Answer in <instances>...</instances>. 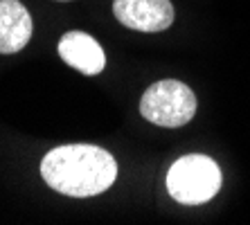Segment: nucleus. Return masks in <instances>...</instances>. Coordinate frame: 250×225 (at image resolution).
<instances>
[{
    "label": "nucleus",
    "instance_id": "obj_1",
    "mask_svg": "<svg viewBox=\"0 0 250 225\" xmlns=\"http://www.w3.org/2000/svg\"><path fill=\"white\" fill-rule=\"evenodd\" d=\"M41 176L65 196H97L115 183L117 164L106 149L93 144L57 146L43 158Z\"/></svg>",
    "mask_w": 250,
    "mask_h": 225
},
{
    "label": "nucleus",
    "instance_id": "obj_2",
    "mask_svg": "<svg viewBox=\"0 0 250 225\" xmlns=\"http://www.w3.org/2000/svg\"><path fill=\"white\" fill-rule=\"evenodd\" d=\"M167 189L183 205H201L221 189V171L208 156L192 153L176 160L167 173Z\"/></svg>",
    "mask_w": 250,
    "mask_h": 225
},
{
    "label": "nucleus",
    "instance_id": "obj_3",
    "mask_svg": "<svg viewBox=\"0 0 250 225\" xmlns=\"http://www.w3.org/2000/svg\"><path fill=\"white\" fill-rule=\"evenodd\" d=\"M142 117L158 126L178 128L196 115V95L183 81L165 79L153 83L140 99Z\"/></svg>",
    "mask_w": 250,
    "mask_h": 225
},
{
    "label": "nucleus",
    "instance_id": "obj_4",
    "mask_svg": "<svg viewBox=\"0 0 250 225\" xmlns=\"http://www.w3.org/2000/svg\"><path fill=\"white\" fill-rule=\"evenodd\" d=\"M113 14L124 27L138 32H163L174 23L169 0H115Z\"/></svg>",
    "mask_w": 250,
    "mask_h": 225
},
{
    "label": "nucleus",
    "instance_id": "obj_5",
    "mask_svg": "<svg viewBox=\"0 0 250 225\" xmlns=\"http://www.w3.org/2000/svg\"><path fill=\"white\" fill-rule=\"evenodd\" d=\"M59 57L83 75H99L106 65L104 50L93 36L83 32H68L59 41Z\"/></svg>",
    "mask_w": 250,
    "mask_h": 225
},
{
    "label": "nucleus",
    "instance_id": "obj_6",
    "mask_svg": "<svg viewBox=\"0 0 250 225\" xmlns=\"http://www.w3.org/2000/svg\"><path fill=\"white\" fill-rule=\"evenodd\" d=\"M32 16L18 0H0V54H16L32 39Z\"/></svg>",
    "mask_w": 250,
    "mask_h": 225
}]
</instances>
